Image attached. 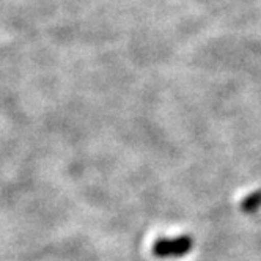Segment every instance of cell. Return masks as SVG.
I'll return each instance as SVG.
<instances>
[{
	"mask_svg": "<svg viewBox=\"0 0 261 261\" xmlns=\"http://www.w3.org/2000/svg\"><path fill=\"white\" fill-rule=\"evenodd\" d=\"M259 208H261V191H256V192H252L250 195H247L244 200H242V204H241V210L249 214L256 213Z\"/></svg>",
	"mask_w": 261,
	"mask_h": 261,
	"instance_id": "2",
	"label": "cell"
},
{
	"mask_svg": "<svg viewBox=\"0 0 261 261\" xmlns=\"http://www.w3.org/2000/svg\"><path fill=\"white\" fill-rule=\"evenodd\" d=\"M194 247L189 236L161 238L153 244V253L158 258H181L186 256Z\"/></svg>",
	"mask_w": 261,
	"mask_h": 261,
	"instance_id": "1",
	"label": "cell"
}]
</instances>
